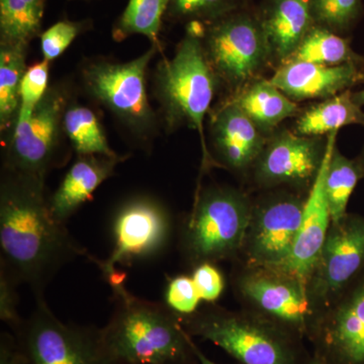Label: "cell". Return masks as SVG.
Segmentation results:
<instances>
[{"label":"cell","instance_id":"39","mask_svg":"<svg viewBox=\"0 0 364 364\" xmlns=\"http://www.w3.org/2000/svg\"><path fill=\"white\" fill-rule=\"evenodd\" d=\"M353 98L356 102L360 107H363L364 105V88L363 90L356 91V92H353Z\"/></svg>","mask_w":364,"mask_h":364},{"label":"cell","instance_id":"5","mask_svg":"<svg viewBox=\"0 0 364 364\" xmlns=\"http://www.w3.org/2000/svg\"><path fill=\"white\" fill-rule=\"evenodd\" d=\"M252 196L240 188L210 184L200 189L189 214L177 226L182 260L202 263L238 259L250 219Z\"/></svg>","mask_w":364,"mask_h":364},{"label":"cell","instance_id":"23","mask_svg":"<svg viewBox=\"0 0 364 364\" xmlns=\"http://www.w3.org/2000/svg\"><path fill=\"white\" fill-rule=\"evenodd\" d=\"M284 62H306L325 66L364 65V57L352 49L350 41L344 36L314 25Z\"/></svg>","mask_w":364,"mask_h":364},{"label":"cell","instance_id":"7","mask_svg":"<svg viewBox=\"0 0 364 364\" xmlns=\"http://www.w3.org/2000/svg\"><path fill=\"white\" fill-rule=\"evenodd\" d=\"M203 43L221 87L231 95L262 77L272 63L257 11L250 6L203 23Z\"/></svg>","mask_w":364,"mask_h":364},{"label":"cell","instance_id":"21","mask_svg":"<svg viewBox=\"0 0 364 364\" xmlns=\"http://www.w3.org/2000/svg\"><path fill=\"white\" fill-rule=\"evenodd\" d=\"M267 136L279 130V124L298 117V102L287 97L270 79L258 78L230 97Z\"/></svg>","mask_w":364,"mask_h":364},{"label":"cell","instance_id":"33","mask_svg":"<svg viewBox=\"0 0 364 364\" xmlns=\"http://www.w3.org/2000/svg\"><path fill=\"white\" fill-rule=\"evenodd\" d=\"M82 28V23L71 21H58L50 26L41 35L43 60L52 62L59 58L77 38Z\"/></svg>","mask_w":364,"mask_h":364},{"label":"cell","instance_id":"27","mask_svg":"<svg viewBox=\"0 0 364 364\" xmlns=\"http://www.w3.org/2000/svg\"><path fill=\"white\" fill-rule=\"evenodd\" d=\"M64 132L77 155L117 157L95 112L82 105H70L64 117Z\"/></svg>","mask_w":364,"mask_h":364},{"label":"cell","instance_id":"8","mask_svg":"<svg viewBox=\"0 0 364 364\" xmlns=\"http://www.w3.org/2000/svg\"><path fill=\"white\" fill-rule=\"evenodd\" d=\"M176 232L171 213L154 196L138 195L127 198L112 215V250L105 260L88 256L102 272L109 287L126 282L117 265L154 259L168 247Z\"/></svg>","mask_w":364,"mask_h":364},{"label":"cell","instance_id":"22","mask_svg":"<svg viewBox=\"0 0 364 364\" xmlns=\"http://www.w3.org/2000/svg\"><path fill=\"white\" fill-rule=\"evenodd\" d=\"M351 124L364 126V112L354 100L353 92L346 90L301 111L294 131L301 136H322Z\"/></svg>","mask_w":364,"mask_h":364},{"label":"cell","instance_id":"6","mask_svg":"<svg viewBox=\"0 0 364 364\" xmlns=\"http://www.w3.org/2000/svg\"><path fill=\"white\" fill-rule=\"evenodd\" d=\"M230 284L241 309L309 340L318 316L301 279L273 267L232 262Z\"/></svg>","mask_w":364,"mask_h":364},{"label":"cell","instance_id":"14","mask_svg":"<svg viewBox=\"0 0 364 364\" xmlns=\"http://www.w3.org/2000/svg\"><path fill=\"white\" fill-rule=\"evenodd\" d=\"M364 272V215L347 214L331 223L306 280V291L318 313Z\"/></svg>","mask_w":364,"mask_h":364},{"label":"cell","instance_id":"12","mask_svg":"<svg viewBox=\"0 0 364 364\" xmlns=\"http://www.w3.org/2000/svg\"><path fill=\"white\" fill-rule=\"evenodd\" d=\"M306 196L293 189L275 188L260 191L252 198L250 219L236 261L250 267L282 264L296 243Z\"/></svg>","mask_w":364,"mask_h":364},{"label":"cell","instance_id":"35","mask_svg":"<svg viewBox=\"0 0 364 364\" xmlns=\"http://www.w3.org/2000/svg\"><path fill=\"white\" fill-rule=\"evenodd\" d=\"M191 277L203 301L215 304L226 287V280L215 263L205 262L193 267Z\"/></svg>","mask_w":364,"mask_h":364},{"label":"cell","instance_id":"11","mask_svg":"<svg viewBox=\"0 0 364 364\" xmlns=\"http://www.w3.org/2000/svg\"><path fill=\"white\" fill-rule=\"evenodd\" d=\"M70 92L63 83L49 86L45 97L28 119L16 124L4 139V169L46 178L48 172L63 165L61 135Z\"/></svg>","mask_w":364,"mask_h":364},{"label":"cell","instance_id":"32","mask_svg":"<svg viewBox=\"0 0 364 364\" xmlns=\"http://www.w3.org/2000/svg\"><path fill=\"white\" fill-rule=\"evenodd\" d=\"M202 301L191 275L179 274L168 279L165 287L164 304L179 318L198 312Z\"/></svg>","mask_w":364,"mask_h":364},{"label":"cell","instance_id":"9","mask_svg":"<svg viewBox=\"0 0 364 364\" xmlns=\"http://www.w3.org/2000/svg\"><path fill=\"white\" fill-rule=\"evenodd\" d=\"M159 45L152 44L138 58L124 63L98 60L82 69L85 88L95 102L117 117L132 134L148 140L157 129V117L148 100L146 73Z\"/></svg>","mask_w":364,"mask_h":364},{"label":"cell","instance_id":"28","mask_svg":"<svg viewBox=\"0 0 364 364\" xmlns=\"http://www.w3.org/2000/svg\"><path fill=\"white\" fill-rule=\"evenodd\" d=\"M168 4L169 0H129L112 30L114 39L122 41L141 35L152 44L159 45V33Z\"/></svg>","mask_w":364,"mask_h":364},{"label":"cell","instance_id":"31","mask_svg":"<svg viewBox=\"0 0 364 364\" xmlns=\"http://www.w3.org/2000/svg\"><path fill=\"white\" fill-rule=\"evenodd\" d=\"M49 64L50 62L43 60L26 69L21 81L20 112L16 124L28 119L45 97L49 88Z\"/></svg>","mask_w":364,"mask_h":364},{"label":"cell","instance_id":"15","mask_svg":"<svg viewBox=\"0 0 364 364\" xmlns=\"http://www.w3.org/2000/svg\"><path fill=\"white\" fill-rule=\"evenodd\" d=\"M308 341L329 364H364V272L320 311Z\"/></svg>","mask_w":364,"mask_h":364},{"label":"cell","instance_id":"19","mask_svg":"<svg viewBox=\"0 0 364 364\" xmlns=\"http://www.w3.org/2000/svg\"><path fill=\"white\" fill-rule=\"evenodd\" d=\"M124 157L104 155H78L62 179L58 188L49 198L51 214L57 221L66 224L107 179L114 174L117 165Z\"/></svg>","mask_w":364,"mask_h":364},{"label":"cell","instance_id":"34","mask_svg":"<svg viewBox=\"0 0 364 364\" xmlns=\"http://www.w3.org/2000/svg\"><path fill=\"white\" fill-rule=\"evenodd\" d=\"M18 286L11 273L0 267V318L13 333L18 331L23 321L18 312Z\"/></svg>","mask_w":364,"mask_h":364},{"label":"cell","instance_id":"4","mask_svg":"<svg viewBox=\"0 0 364 364\" xmlns=\"http://www.w3.org/2000/svg\"><path fill=\"white\" fill-rule=\"evenodd\" d=\"M203 23L186 25V33L173 57L163 59L155 75V91L165 126L174 130L186 126L202 141L203 163L212 164L205 142L203 123L221 87L208 62L203 43Z\"/></svg>","mask_w":364,"mask_h":364},{"label":"cell","instance_id":"3","mask_svg":"<svg viewBox=\"0 0 364 364\" xmlns=\"http://www.w3.org/2000/svg\"><path fill=\"white\" fill-rule=\"evenodd\" d=\"M179 318L189 336L212 342L238 364H306L312 354L305 340L244 309L207 304Z\"/></svg>","mask_w":364,"mask_h":364},{"label":"cell","instance_id":"38","mask_svg":"<svg viewBox=\"0 0 364 364\" xmlns=\"http://www.w3.org/2000/svg\"><path fill=\"white\" fill-rule=\"evenodd\" d=\"M306 364H329L324 359L318 358L316 354H311L310 358L308 359Z\"/></svg>","mask_w":364,"mask_h":364},{"label":"cell","instance_id":"10","mask_svg":"<svg viewBox=\"0 0 364 364\" xmlns=\"http://www.w3.org/2000/svg\"><path fill=\"white\" fill-rule=\"evenodd\" d=\"M14 334L28 364H114L102 328L62 322L45 298Z\"/></svg>","mask_w":364,"mask_h":364},{"label":"cell","instance_id":"20","mask_svg":"<svg viewBox=\"0 0 364 364\" xmlns=\"http://www.w3.org/2000/svg\"><path fill=\"white\" fill-rule=\"evenodd\" d=\"M272 63H284L314 23L310 0H262L256 9Z\"/></svg>","mask_w":364,"mask_h":364},{"label":"cell","instance_id":"40","mask_svg":"<svg viewBox=\"0 0 364 364\" xmlns=\"http://www.w3.org/2000/svg\"><path fill=\"white\" fill-rule=\"evenodd\" d=\"M358 159V161L360 162L361 167H363V179H364V147L363 148V151H361L360 154H359Z\"/></svg>","mask_w":364,"mask_h":364},{"label":"cell","instance_id":"25","mask_svg":"<svg viewBox=\"0 0 364 364\" xmlns=\"http://www.w3.org/2000/svg\"><path fill=\"white\" fill-rule=\"evenodd\" d=\"M361 179H363V171L358 158L350 159L344 156L335 146L328 161L325 179L333 223L339 222L348 214L349 200Z\"/></svg>","mask_w":364,"mask_h":364},{"label":"cell","instance_id":"1","mask_svg":"<svg viewBox=\"0 0 364 364\" xmlns=\"http://www.w3.org/2000/svg\"><path fill=\"white\" fill-rule=\"evenodd\" d=\"M45 179L2 168L0 183V267L30 287L35 299L45 298L65 265L90 255L53 217Z\"/></svg>","mask_w":364,"mask_h":364},{"label":"cell","instance_id":"17","mask_svg":"<svg viewBox=\"0 0 364 364\" xmlns=\"http://www.w3.org/2000/svg\"><path fill=\"white\" fill-rule=\"evenodd\" d=\"M337 135L338 131L332 132L328 135L325 160L315 183L306 196L303 221L293 251L282 264L273 267L301 279L306 286L309 274L312 272L331 226V214L326 193L325 179L330 154L337 144Z\"/></svg>","mask_w":364,"mask_h":364},{"label":"cell","instance_id":"36","mask_svg":"<svg viewBox=\"0 0 364 364\" xmlns=\"http://www.w3.org/2000/svg\"><path fill=\"white\" fill-rule=\"evenodd\" d=\"M0 364H28L14 333L2 331L0 334Z\"/></svg>","mask_w":364,"mask_h":364},{"label":"cell","instance_id":"26","mask_svg":"<svg viewBox=\"0 0 364 364\" xmlns=\"http://www.w3.org/2000/svg\"><path fill=\"white\" fill-rule=\"evenodd\" d=\"M45 0H0V43L28 46L41 32Z\"/></svg>","mask_w":364,"mask_h":364},{"label":"cell","instance_id":"37","mask_svg":"<svg viewBox=\"0 0 364 364\" xmlns=\"http://www.w3.org/2000/svg\"><path fill=\"white\" fill-rule=\"evenodd\" d=\"M193 351H195V354L196 356V358H198V363L200 364H218L214 363V361L210 360V358H208L207 356L205 355V354L203 353V351L200 350V348H198V345L193 342Z\"/></svg>","mask_w":364,"mask_h":364},{"label":"cell","instance_id":"16","mask_svg":"<svg viewBox=\"0 0 364 364\" xmlns=\"http://www.w3.org/2000/svg\"><path fill=\"white\" fill-rule=\"evenodd\" d=\"M210 131L212 164L247 179L268 136L230 97L213 112Z\"/></svg>","mask_w":364,"mask_h":364},{"label":"cell","instance_id":"18","mask_svg":"<svg viewBox=\"0 0 364 364\" xmlns=\"http://www.w3.org/2000/svg\"><path fill=\"white\" fill-rule=\"evenodd\" d=\"M287 97L296 102L323 100L364 83L363 64L325 66L306 62H284L272 77Z\"/></svg>","mask_w":364,"mask_h":364},{"label":"cell","instance_id":"30","mask_svg":"<svg viewBox=\"0 0 364 364\" xmlns=\"http://www.w3.org/2000/svg\"><path fill=\"white\" fill-rule=\"evenodd\" d=\"M314 23L344 36L363 16V0H310Z\"/></svg>","mask_w":364,"mask_h":364},{"label":"cell","instance_id":"41","mask_svg":"<svg viewBox=\"0 0 364 364\" xmlns=\"http://www.w3.org/2000/svg\"><path fill=\"white\" fill-rule=\"evenodd\" d=\"M114 364H126V363H114ZM174 364H198V358H196V360L188 361V363H174Z\"/></svg>","mask_w":364,"mask_h":364},{"label":"cell","instance_id":"24","mask_svg":"<svg viewBox=\"0 0 364 364\" xmlns=\"http://www.w3.org/2000/svg\"><path fill=\"white\" fill-rule=\"evenodd\" d=\"M28 46L0 43V131L6 139L20 112L21 81L26 67Z\"/></svg>","mask_w":364,"mask_h":364},{"label":"cell","instance_id":"13","mask_svg":"<svg viewBox=\"0 0 364 364\" xmlns=\"http://www.w3.org/2000/svg\"><path fill=\"white\" fill-rule=\"evenodd\" d=\"M327 148L328 135L301 136L279 129L268 136L247 179L259 191L289 188L308 195L322 168Z\"/></svg>","mask_w":364,"mask_h":364},{"label":"cell","instance_id":"2","mask_svg":"<svg viewBox=\"0 0 364 364\" xmlns=\"http://www.w3.org/2000/svg\"><path fill=\"white\" fill-rule=\"evenodd\" d=\"M112 312L102 328L114 363L174 364L196 360L193 337L164 303L134 296L123 284L111 287Z\"/></svg>","mask_w":364,"mask_h":364},{"label":"cell","instance_id":"29","mask_svg":"<svg viewBox=\"0 0 364 364\" xmlns=\"http://www.w3.org/2000/svg\"><path fill=\"white\" fill-rule=\"evenodd\" d=\"M247 6L248 0H169L165 16L186 25L208 23Z\"/></svg>","mask_w":364,"mask_h":364}]
</instances>
